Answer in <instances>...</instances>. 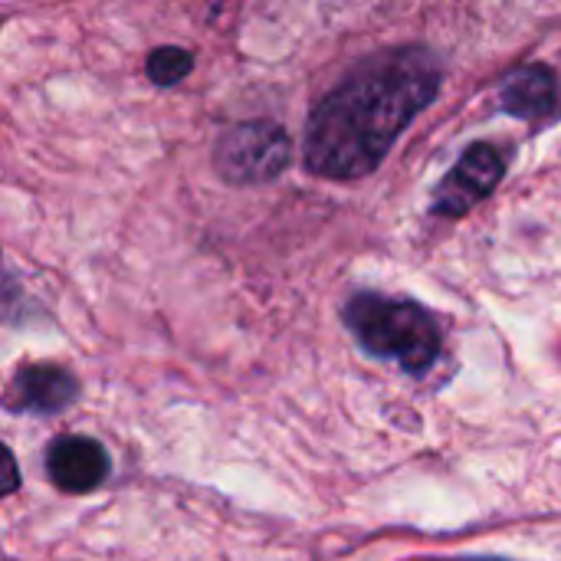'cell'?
I'll return each instance as SVG.
<instances>
[{
	"label": "cell",
	"instance_id": "6da1fadb",
	"mask_svg": "<svg viewBox=\"0 0 561 561\" xmlns=\"http://www.w3.org/2000/svg\"><path fill=\"white\" fill-rule=\"evenodd\" d=\"M440 62L424 46L378 53L335 85L306 128V168L329 181L371 174L398 135L437 99Z\"/></svg>",
	"mask_w": 561,
	"mask_h": 561
},
{
	"label": "cell",
	"instance_id": "ba28073f",
	"mask_svg": "<svg viewBox=\"0 0 561 561\" xmlns=\"http://www.w3.org/2000/svg\"><path fill=\"white\" fill-rule=\"evenodd\" d=\"M191 66H194V59H191V53L181 49V46H161V49H154V53L148 56V76H151V82H158V85H174V82H181V79L191 72Z\"/></svg>",
	"mask_w": 561,
	"mask_h": 561
},
{
	"label": "cell",
	"instance_id": "277c9868",
	"mask_svg": "<svg viewBox=\"0 0 561 561\" xmlns=\"http://www.w3.org/2000/svg\"><path fill=\"white\" fill-rule=\"evenodd\" d=\"M503 174H506V161L493 145H486V141L470 145L460 154V161L437 184L434 201H431L434 214H440V217L470 214L480 201H486L496 191Z\"/></svg>",
	"mask_w": 561,
	"mask_h": 561
},
{
	"label": "cell",
	"instance_id": "5b68a950",
	"mask_svg": "<svg viewBox=\"0 0 561 561\" xmlns=\"http://www.w3.org/2000/svg\"><path fill=\"white\" fill-rule=\"evenodd\" d=\"M79 394L76 378L59 365H23L7 394L3 404L13 414H59L66 411Z\"/></svg>",
	"mask_w": 561,
	"mask_h": 561
},
{
	"label": "cell",
	"instance_id": "3957f363",
	"mask_svg": "<svg viewBox=\"0 0 561 561\" xmlns=\"http://www.w3.org/2000/svg\"><path fill=\"white\" fill-rule=\"evenodd\" d=\"M293 141L273 122H240L217 141L214 164L230 184H263L289 168Z\"/></svg>",
	"mask_w": 561,
	"mask_h": 561
},
{
	"label": "cell",
	"instance_id": "7a4b0ae2",
	"mask_svg": "<svg viewBox=\"0 0 561 561\" xmlns=\"http://www.w3.org/2000/svg\"><path fill=\"white\" fill-rule=\"evenodd\" d=\"M345 325L368 355L394 362L411 375H424L444 348L437 319L411 299L358 293L345 306Z\"/></svg>",
	"mask_w": 561,
	"mask_h": 561
},
{
	"label": "cell",
	"instance_id": "30bf717a",
	"mask_svg": "<svg viewBox=\"0 0 561 561\" xmlns=\"http://www.w3.org/2000/svg\"><path fill=\"white\" fill-rule=\"evenodd\" d=\"M473 561H503V559H473Z\"/></svg>",
	"mask_w": 561,
	"mask_h": 561
},
{
	"label": "cell",
	"instance_id": "52a82bcc",
	"mask_svg": "<svg viewBox=\"0 0 561 561\" xmlns=\"http://www.w3.org/2000/svg\"><path fill=\"white\" fill-rule=\"evenodd\" d=\"M559 76L546 62L513 69L500 85V105L523 122H546L559 112Z\"/></svg>",
	"mask_w": 561,
	"mask_h": 561
},
{
	"label": "cell",
	"instance_id": "9c48e42d",
	"mask_svg": "<svg viewBox=\"0 0 561 561\" xmlns=\"http://www.w3.org/2000/svg\"><path fill=\"white\" fill-rule=\"evenodd\" d=\"M16 486H20V467L13 460L10 447L0 444V500L10 496V493H16Z\"/></svg>",
	"mask_w": 561,
	"mask_h": 561
},
{
	"label": "cell",
	"instance_id": "8992f818",
	"mask_svg": "<svg viewBox=\"0 0 561 561\" xmlns=\"http://www.w3.org/2000/svg\"><path fill=\"white\" fill-rule=\"evenodd\" d=\"M46 477L62 493H92L108 477V454L92 437H59L46 450Z\"/></svg>",
	"mask_w": 561,
	"mask_h": 561
}]
</instances>
